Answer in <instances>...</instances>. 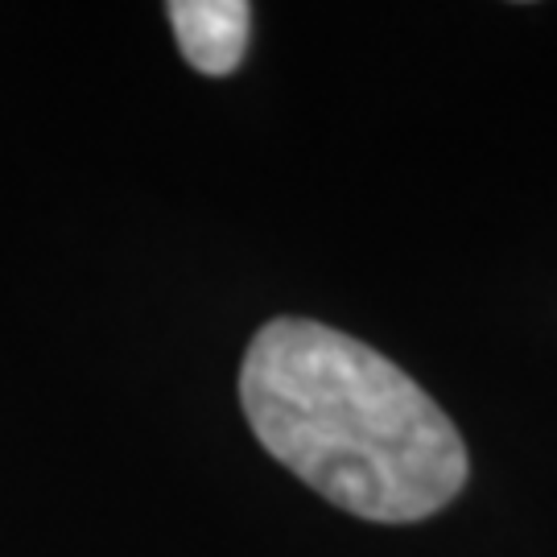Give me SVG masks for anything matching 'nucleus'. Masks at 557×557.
Masks as SVG:
<instances>
[{
	"label": "nucleus",
	"instance_id": "2",
	"mask_svg": "<svg viewBox=\"0 0 557 557\" xmlns=\"http://www.w3.org/2000/svg\"><path fill=\"white\" fill-rule=\"evenodd\" d=\"M182 59L202 75H232L252 29V4L244 0H174L165 4Z\"/></svg>",
	"mask_w": 557,
	"mask_h": 557
},
{
	"label": "nucleus",
	"instance_id": "1",
	"mask_svg": "<svg viewBox=\"0 0 557 557\" xmlns=\"http://www.w3.org/2000/svg\"><path fill=\"white\" fill-rule=\"evenodd\" d=\"M239 405L269 455L359 520L413 524L467 483V446L438 400L326 322H264L239 368Z\"/></svg>",
	"mask_w": 557,
	"mask_h": 557
}]
</instances>
